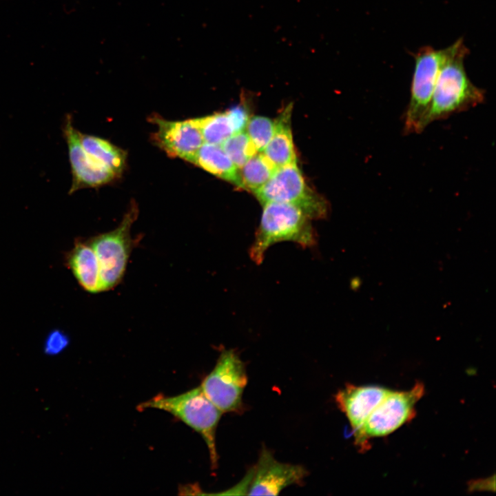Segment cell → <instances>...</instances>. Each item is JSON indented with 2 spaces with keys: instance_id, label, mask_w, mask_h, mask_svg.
I'll return each mask as SVG.
<instances>
[{
  "instance_id": "6",
  "label": "cell",
  "mask_w": 496,
  "mask_h": 496,
  "mask_svg": "<svg viewBox=\"0 0 496 496\" xmlns=\"http://www.w3.org/2000/svg\"><path fill=\"white\" fill-rule=\"evenodd\" d=\"M254 194L262 205L268 202L295 205L310 219L324 218L328 213L326 200L307 186L297 163L277 168Z\"/></svg>"
},
{
  "instance_id": "10",
  "label": "cell",
  "mask_w": 496,
  "mask_h": 496,
  "mask_svg": "<svg viewBox=\"0 0 496 496\" xmlns=\"http://www.w3.org/2000/svg\"><path fill=\"white\" fill-rule=\"evenodd\" d=\"M152 121L157 125L152 138L154 143L170 157L193 163L205 143L196 118L168 121L155 116Z\"/></svg>"
},
{
  "instance_id": "14",
  "label": "cell",
  "mask_w": 496,
  "mask_h": 496,
  "mask_svg": "<svg viewBox=\"0 0 496 496\" xmlns=\"http://www.w3.org/2000/svg\"><path fill=\"white\" fill-rule=\"evenodd\" d=\"M69 265L81 286L92 293L101 292L100 269L96 254L88 242H78L72 250Z\"/></svg>"
},
{
  "instance_id": "19",
  "label": "cell",
  "mask_w": 496,
  "mask_h": 496,
  "mask_svg": "<svg viewBox=\"0 0 496 496\" xmlns=\"http://www.w3.org/2000/svg\"><path fill=\"white\" fill-rule=\"evenodd\" d=\"M220 145L238 169L258 152L245 130L232 134Z\"/></svg>"
},
{
  "instance_id": "21",
  "label": "cell",
  "mask_w": 496,
  "mask_h": 496,
  "mask_svg": "<svg viewBox=\"0 0 496 496\" xmlns=\"http://www.w3.org/2000/svg\"><path fill=\"white\" fill-rule=\"evenodd\" d=\"M69 344L68 336L59 331L52 332L45 340L44 352L49 355H56L63 352Z\"/></svg>"
},
{
  "instance_id": "4",
  "label": "cell",
  "mask_w": 496,
  "mask_h": 496,
  "mask_svg": "<svg viewBox=\"0 0 496 496\" xmlns=\"http://www.w3.org/2000/svg\"><path fill=\"white\" fill-rule=\"evenodd\" d=\"M463 43L464 40L459 39L442 50L423 46L413 54L415 68L411 96L404 116L405 134H417L419 125L428 109L440 72Z\"/></svg>"
},
{
  "instance_id": "2",
  "label": "cell",
  "mask_w": 496,
  "mask_h": 496,
  "mask_svg": "<svg viewBox=\"0 0 496 496\" xmlns=\"http://www.w3.org/2000/svg\"><path fill=\"white\" fill-rule=\"evenodd\" d=\"M260 223L249 250L250 258L260 265L267 249L278 242H292L306 248L317 242L310 218L299 207L287 203L262 205Z\"/></svg>"
},
{
  "instance_id": "18",
  "label": "cell",
  "mask_w": 496,
  "mask_h": 496,
  "mask_svg": "<svg viewBox=\"0 0 496 496\" xmlns=\"http://www.w3.org/2000/svg\"><path fill=\"white\" fill-rule=\"evenodd\" d=\"M205 143L221 145L235 134L227 111L196 118Z\"/></svg>"
},
{
  "instance_id": "12",
  "label": "cell",
  "mask_w": 496,
  "mask_h": 496,
  "mask_svg": "<svg viewBox=\"0 0 496 496\" xmlns=\"http://www.w3.org/2000/svg\"><path fill=\"white\" fill-rule=\"evenodd\" d=\"M389 389L378 386L349 384L335 395L338 406L346 415L355 439L366 419Z\"/></svg>"
},
{
  "instance_id": "13",
  "label": "cell",
  "mask_w": 496,
  "mask_h": 496,
  "mask_svg": "<svg viewBox=\"0 0 496 496\" xmlns=\"http://www.w3.org/2000/svg\"><path fill=\"white\" fill-rule=\"evenodd\" d=\"M291 105L276 120L273 135L262 153L276 167L297 163L291 127Z\"/></svg>"
},
{
  "instance_id": "8",
  "label": "cell",
  "mask_w": 496,
  "mask_h": 496,
  "mask_svg": "<svg viewBox=\"0 0 496 496\" xmlns=\"http://www.w3.org/2000/svg\"><path fill=\"white\" fill-rule=\"evenodd\" d=\"M247 383L245 365L232 349L221 352L214 369L200 386L222 413L242 410V397Z\"/></svg>"
},
{
  "instance_id": "16",
  "label": "cell",
  "mask_w": 496,
  "mask_h": 496,
  "mask_svg": "<svg viewBox=\"0 0 496 496\" xmlns=\"http://www.w3.org/2000/svg\"><path fill=\"white\" fill-rule=\"evenodd\" d=\"M81 143L85 152L94 160L111 171L116 176H120L126 165V152L100 137L80 134Z\"/></svg>"
},
{
  "instance_id": "17",
  "label": "cell",
  "mask_w": 496,
  "mask_h": 496,
  "mask_svg": "<svg viewBox=\"0 0 496 496\" xmlns=\"http://www.w3.org/2000/svg\"><path fill=\"white\" fill-rule=\"evenodd\" d=\"M276 169L262 152H257L239 169L242 187L256 192L269 180Z\"/></svg>"
},
{
  "instance_id": "7",
  "label": "cell",
  "mask_w": 496,
  "mask_h": 496,
  "mask_svg": "<svg viewBox=\"0 0 496 496\" xmlns=\"http://www.w3.org/2000/svg\"><path fill=\"white\" fill-rule=\"evenodd\" d=\"M424 393V386L419 382L408 391L389 390L366 419L355 444L364 450L370 438L388 435L413 420L415 404Z\"/></svg>"
},
{
  "instance_id": "9",
  "label": "cell",
  "mask_w": 496,
  "mask_h": 496,
  "mask_svg": "<svg viewBox=\"0 0 496 496\" xmlns=\"http://www.w3.org/2000/svg\"><path fill=\"white\" fill-rule=\"evenodd\" d=\"M63 132L68 145L72 176L70 194L83 188L103 185L117 177L85 152L81 143V132L73 125L70 115L65 118Z\"/></svg>"
},
{
  "instance_id": "5",
  "label": "cell",
  "mask_w": 496,
  "mask_h": 496,
  "mask_svg": "<svg viewBox=\"0 0 496 496\" xmlns=\"http://www.w3.org/2000/svg\"><path fill=\"white\" fill-rule=\"evenodd\" d=\"M137 216V206L132 204L116 228L94 236L89 242L99 264L101 292L116 287L124 276L134 245L131 227Z\"/></svg>"
},
{
  "instance_id": "22",
  "label": "cell",
  "mask_w": 496,
  "mask_h": 496,
  "mask_svg": "<svg viewBox=\"0 0 496 496\" xmlns=\"http://www.w3.org/2000/svg\"><path fill=\"white\" fill-rule=\"evenodd\" d=\"M235 133L245 130L249 116L247 110L240 105L235 106L227 111Z\"/></svg>"
},
{
  "instance_id": "15",
  "label": "cell",
  "mask_w": 496,
  "mask_h": 496,
  "mask_svg": "<svg viewBox=\"0 0 496 496\" xmlns=\"http://www.w3.org/2000/svg\"><path fill=\"white\" fill-rule=\"evenodd\" d=\"M193 164L221 179L242 187L239 169L220 145L205 143L198 149Z\"/></svg>"
},
{
  "instance_id": "1",
  "label": "cell",
  "mask_w": 496,
  "mask_h": 496,
  "mask_svg": "<svg viewBox=\"0 0 496 496\" xmlns=\"http://www.w3.org/2000/svg\"><path fill=\"white\" fill-rule=\"evenodd\" d=\"M468 52L463 43L442 68L417 134L434 121L484 103L485 90L472 83L464 68V59Z\"/></svg>"
},
{
  "instance_id": "11",
  "label": "cell",
  "mask_w": 496,
  "mask_h": 496,
  "mask_svg": "<svg viewBox=\"0 0 496 496\" xmlns=\"http://www.w3.org/2000/svg\"><path fill=\"white\" fill-rule=\"evenodd\" d=\"M307 475L303 466L280 462L263 448L247 494L276 495L290 485L301 483Z\"/></svg>"
},
{
  "instance_id": "20",
  "label": "cell",
  "mask_w": 496,
  "mask_h": 496,
  "mask_svg": "<svg viewBox=\"0 0 496 496\" xmlns=\"http://www.w3.org/2000/svg\"><path fill=\"white\" fill-rule=\"evenodd\" d=\"M276 121L263 116H254L249 118L247 134L258 152H262L272 138Z\"/></svg>"
},
{
  "instance_id": "3",
  "label": "cell",
  "mask_w": 496,
  "mask_h": 496,
  "mask_svg": "<svg viewBox=\"0 0 496 496\" xmlns=\"http://www.w3.org/2000/svg\"><path fill=\"white\" fill-rule=\"evenodd\" d=\"M145 409L168 412L200 434L209 450L211 468H217L216 431L223 413L206 396L200 386L175 396L158 394L138 406V410Z\"/></svg>"
}]
</instances>
